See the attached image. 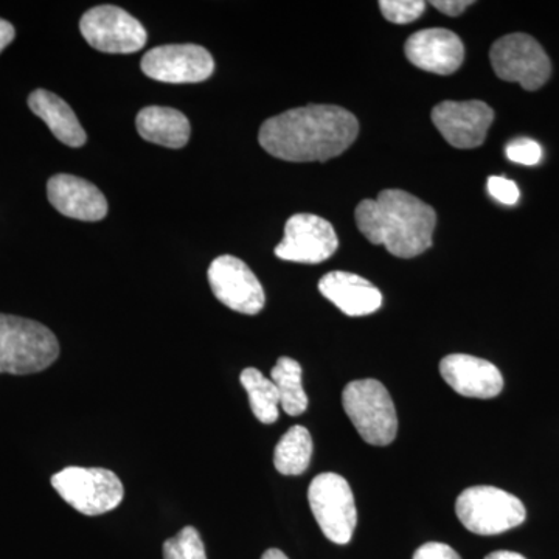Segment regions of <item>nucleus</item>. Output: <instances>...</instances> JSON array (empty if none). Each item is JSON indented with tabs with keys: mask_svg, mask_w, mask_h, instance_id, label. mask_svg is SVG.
Returning a JSON list of instances; mask_svg holds the SVG:
<instances>
[{
	"mask_svg": "<svg viewBox=\"0 0 559 559\" xmlns=\"http://www.w3.org/2000/svg\"><path fill=\"white\" fill-rule=\"evenodd\" d=\"M492 70L500 80L538 91L550 79L551 64L540 44L525 33L503 36L489 51Z\"/></svg>",
	"mask_w": 559,
	"mask_h": 559,
	"instance_id": "8",
	"label": "nucleus"
},
{
	"mask_svg": "<svg viewBox=\"0 0 559 559\" xmlns=\"http://www.w3.org/2000/svg\"><path fill=\"white\" fill-rule=\"evenodd\" d=\"M135 127L146 142L173 150L186 146L191 134L190 121L180 110L162 106L140 110Z\"/></svg>",
	"mask_w": 559,
	"mask_h": 559,
	"instance_id": "19",
	"label": "nucleus"
},
{
	"mask_svg": "<svg viewBox=\"0 0 559 559\" xmlns=\"http://www.w3.org/2000/svg\"><path fill=\"white\" fill-rule=\"evenodd\" d=\"M495 110L487 103L443 102L432 109V123L448 143L460 150L477 148L487 139Z\"/></svg>",
	"mask_w": 559,
	"mask_h": 559,
	"instance_id": "13",
	"label": "nucleus"
},
{
	"mask_svg": "<svg viewBox=\"0 0 559 559\" xmlns=\"http://www.w3.org/2000/svg\"><path fill=\"white\" fill-rule=\"evenodd\" d=\"M359 134L358 119L334 105L286 110L261 124L260 145L286 162H326L341 156Z\"/></svg>",
	"mask_w": 559,
	"mask_h": 559,
	"instance_id": "1",
	"label": "nucleus"
},
{
	"mask_svg": "<svg viewBox=\"0 0 559 559\" xmlns=\"http://www.w3.org/2000/svg\"><path fill=\"white\" fill-rule=\"evenodd\" d=\"M485 559H527V558L522 557V555L516 554V551L499 550V551H492V554H489L488 557Z\"/></svg>",
	"mask_w": 559,
	"mask_h": 559,
	"instance_id": "30",
	"label": "nucleus"
},
{
	"mask_svg": "<svg viewBox=\"0 0 559 559\" xmlns=\"http://www.w3.org/2000/svg\"><path fill=\"white\" fill-rule=\"evenodd\" d=\"M440 373L454 392L468 399H495L503 389L498 367L476 356L459 353L447 356L441 359Z\"/></svg>",
	"mask_w": 559,
	"mask_h": 559,
	"instance_id": "15",
	"label": "nucleus"
},
{
	"mask_svg": "<svg viewBox=\"0 0 559 559\" xmlns=\"http://www.w3.org/2000/svg\"><path fill=\"white\" fill-rule=\"evenodd\" d=\"M47 198L61 215L79 221H102L108 201L94 183L79 176L57 175L47 182Z\"/></svg>",
	"mask_w": 559,
	"mask_h": 559,
	"instance_id": "16",
	"label": "nucleus"
},
{
	"mask_svg": "<svg viewBox=\"0 0 559 559\" xmlns=\"http://www.w3.org/2000/svg\"><path fill=\"white\" fill-rule=\"evenodd\" d=\"M507 157L514 164L538 165L540 157H543V150H540L539 143L532 139H516L507 145Z\"/></svg>",
	"mask_w": 559,
	"mask_h": 559,
	"instance_id": "25",
	"label": "nucleus"
},
{
	"mask_svg": "<svg viewBox=\"0 0 559 559\" xmlns=\"http://www.w3.org/2000/svg\"><path fill=\"white\" fill-rule=\"evenodd\" d=\"M312 439L304 426H293L280 439L274 452V465L283 476H300L310 465Z\"/></svg>",
	"mask_w": 559,
	"mask_h": 559,
	"instance_id": "20",
	"label": "nucleus"
},
{
	"mask_svg": "<svg viewBox=\"0 0 559 559\" xmlns=\"http://www.w3.org/2000/svg\"><path fill=\"white\" fill-rule=\"evenodd\" d=\"M488 191L496 201L506 205H514L520 201V189L513 180L500 178V176H491L488 179Z\"/></svg>",
	"mask_w": 559,
	"mask_h": 559,
	"instance_id": "26",
	"label": "nucleus"
},
{
	"mask_svg": "<svg viewBox=\"0 0 559 559\" xmlns=\"http://www.w3.org/2000/svg\"><path fill=\"white\" fill-rule=\"evenodd\" d=\"M455 513L463 527L481 536L499 535L520 527L527 516L524 503L516 496L487 485L460 492Z\"/></svg>",
	"mask_w": 559,
	"mask_h": 559,
	"instance_id": "5",
	"label": "nucleus"
},
{
	"mask_svg": "<svg viewBox=\"0 0 559 559\" xmlns=\"http://www.w3.org/2000/svg\"><path fill=\"white\" fill-rule=\"evenodd\" d=\"M83 38L105 53H135L148 39L145 27L116 5L94 7L80 21Z\"/></svg>",
	"mask_w": 559,
	"mask_h": 559,
	"instance_id": "9",
	"label": "nucleus"
},
{
	"mask_svg": "<svg viewBox=\"0 0 559 559\" xmlns=\"http://www.w3.org/2000/svg\"><path fill=\"white\" fill-rule=\"evenodd\" d=\"M261 559H289L286 557L285 554H283L282 550L278 549H270L264 551L263 557Z\"/></svg>",
	"mask_w": 559,
	"mask_h": 559,
	"instance_id": "31",
	"label": "nucleus"
},
{
	"mask_svg": "<svg viewBox=\"0 0 559 559\" xmlns=\"http://www.w3.org/2000/svg\"><path fill=\"white\" fill-rule=\"evenodd\" d=\"M414 559H462L457 551L441 543H428L419 547L414 554Z\"/></svg>",
	"mask_w": 559,
	"mask_h": 559,
	"instance_id": "27",
	"label": "nucleus"
},
{
	"mask_svg": "<svg viewBox=\"0 0 559 559\" xmlns=\"http://www.w3.org/2000/svg\"><path fill=\"white\" fill-rule=\"evenodd\" d=\"M271 378L277 388L280 407L286 414L299 417L308 409V396L301 384V367L297 360L283 356L271 370Z\"/></svg>",
	"mask_w": 559,
	"mask_h": 559,
	"instance_id": "21",
	"label": "nucleus"
},
{
	"mask_svg": "<svg viewBox=\"0 0 559 559\" xmlns=\"http://www.w3.org/2000/svg\"><path fill=\"white\" fill-rule=\"evenodd\" d=\"M209 283L221 304L241 314H259L266 304L260 280L245 261L221 255L209 267Z\"/></svg>",
	"mask_w": 559,
	"mask_h": 559,
	"instance_id": "10",
	"label": "nucleus"
},
{
	"mask_svg": "<svg viewBox=\"0 0 559 559\" xmlns=\"http://www.w3.org/2000/svg\"><path fill=\"white\" fill-rule=\"evenodd\" d=\"M404 51L415 68L437 75H451L457 72L465 60L462 40L447 28H428L414 33L406 40Z\"/></svg>",
	"mask_w": 559,
	"mask_h": 559,
	"instance_id": "14",
	"label": "nucleus"
},
{
	"mask_svg": "<svg viewBox=\"0 0 559 559\" xmlns=\"http://www.w3.org/2000/svg\"><path fill=\"white\" fill-rule=\"evenodd\" d=\"M142 70L160 83H201L212 76L215 61L197 44H170L150 50L143 57Z\"/></svg>",
	"mask_w": 559,
	"mask_h": 559,
	"instance_id": "12",
	"label": "nucleus"
},
{
	"mask_svg": "<svg viewBox=\"0 0 559 559\" xmlns=\"http://www.w3.org/2000/svg\"><path fill=\"white\" fill-rule=\"evenodd\" d=\"M60 356L57 336L43 323L0 314V373L32 374Z\"/></svg>",
	"mask_w": 559,
	"mask_h": 559,
	"instance_id": "3",
	"label": "nucleus"
},
{
	"mask_svg": "<svg viewBox=\"0 0 559 559\" xmlns=\"http://www.w3.org/2000/svg\"><path fill=\"white\" fill-rule=\"evenodd\" d=\"M356 224L371 245L384 246L399 259H414L432 246L436 210L403 190H382L377 200L360 202Z\"/></svg>",
	"mask_w": 559,
	"mask_h": 559,
	"instance_id": "2",
	"label": "nucleus"
},
{
	"mask_svg": "<svg viewBox=\"0 0 559 559\" xmlns=\"http://www.w3.org/2000/svg\"><path fill=\"white\" fill-rule=\"evenodd\" d=\"M14 36H16V31L13 25L9 21L0 20V53L13 43Z\"/></svg>",
	"mask_w": 559,
	"mask_h": 559,
	"instance_id": "29",
	"label": "nucleus"
},
{
	"mask_svg": "<svg viewBox=\"0 0 559 559\" xmlns=\"http://www.w3.org/2000/svg\"><path fill=\"white\" fill-rule=\"evenodd\" d=\"M337 248L340 240L329 221L299 213L286 223L285 238L275 248V255L294 263L319 264L329 260Z\"/></svg>",
	"mask_w": 559,
	"mask_h": 559,
	"instance_id": "11",
	"label": "nucleus"
},
{
	"mask_svg": "<svg viewBox=\"0 0 559 559\" xmlns=\"http://www.w3.org/2000/svg\"><path fill=\"white\" fill-rule=\"evenodd\" d=\"M319 290L349 318L373 314L382 305L381 290L352 272H329L320 278Z\"/></svg>",
	"mask_w": 559,
	"mask_h": 559,
	"instance_id": "17",
	"label": "nucleus"
},
{
	"mask_svg": "<svg viewBox=\"0 0 559 559\" xmlns=\"http://www.w3.org/2000/svg\"><path fill=\"white\" fill-rule=\"evenodd\" d=\"M432 5L441 13L455 17L473 5V2L471 0H433Z\"/></svg>",
	"mask_w": 559,
	"mask_h": 559,
	"instance_id": "28",
	"label": "nucleus"
},
{
	"mask_svg": "<svg viewBox=\"0 0 559 559\" xmlns=\"http://www.w3.org/2000/svg\"><path fill=\"white\" fill-rule=\"evenodd\" d=\"M241 385L248 392L250 409L263 425H272L278 419L280 396L272 380L260 370L249 367L242 370Z\"/></svg>",
	"mask_w": 559,
	"mask_h": 559,
	"instance_id": "22",
	"label": "nucleus"
},
{
	"mask_svg": "<svg viewBox=\"0 0 559 559\" xmlns=\"http://www.w3.org/2000/svg\"><path fill=\"white\" fill-rule=\"evenodd\" d=\"M164 559H207L200 532L183 527L175 538L165 540Z\"/></svg>",
	"mask_w": 559,
	"mask_h": 559,
	"instance_id": "23",
	"label": "nucleus"
},
{
	"mask_svg": "<svg viewBox=\"0 0 559 559\" xmlns=\"http://www.w3.org/2000/svg\"><path fill=\"white\" fill-rule=\"evenodd\" d=\"M308 500L320 530L334 544H348L358 524L355 496L344 477L323 473L312 479Z\"/></svg>",
	"mask_w": 559,
	"mask_h": 559,
	"instance_id": "7",
	"label": "nucleus"
},
{
	"mask_svg": "<svg viewBox=\"0 0 559 559\" xmlns=\"http://www.w3.org/2000/svg\"><path fill=\"white\" fill-rule=\"evenodd\" d=\"M345 414L366 443L388 447L399 432L395 404L388 389L377 380H358L342 393Z\"/></svg>",
	"mask_w": 559,
	"mask_h": 559,
	"instance_id": "4",
	"label": "nucleus"
},
{
	"mask_svg": "<svg viewBox=\"0 0 559 559\" xmlns=\"http://www.w3.org/2000/svg\"><path fill=\"white\" fill-rule=\"evenodd\" d=\"M57 489L72 509L86 516H100L120 506L124 498L123 484L116 473L105 468L69 466L51 477Z\"/></svg>",
	"mask_w": 559,
	"mask_h": 559,
	"instance_id": "6",
	"label": "nucleus"
},
{
	"mask_svg": "<svg viewBox=\"0 0 559 559\" xmlns=\"http://www.w3.org/2000/svg\"><path fill=\"white\" fill-rule=\"evenodd\" d=\"M381 13L393 24H411L417 21L426 10L423 0H381Z\"/></svg>",
	"mask_w": 559,
	"mask_h": 559,
	"instance_id": "24",
	"label": "nucleus"
},
{
	"mask_svg": "<svg viewBox=\"0 0 559 559\" xmlns=\"http://www.w3.org/2000/svg\"><path fill=\"white\" fill-rule=\"evenodd\" d=\"M28 108L49 127L51 134L64 145L80 148L86 143L87 135L81 127L72 108L53 92L33 91L28 97Z\"/></svg>",
	"mask_w": 559,
	"mask_h": 559,
	"instance_id": "18",
	"label": "nucleus"
}]
</instances>
